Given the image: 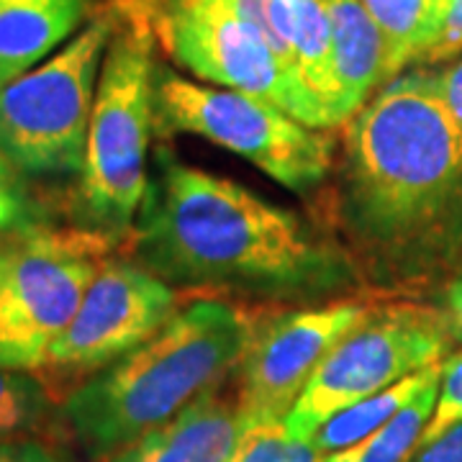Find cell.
Segmentation results:
<instances>
[{"label": "cell", "instance_id": "obj_26", "mask_svg": "<svg viewBox=\"0 0 462 462\" xmlns=\"http://www.w3.org/2000/svg\"><path fill=\"white\" fill-rule=\"evenodd\" d=\"M411 462H462V424L449 427L419 447Z\"/></svg>", "mask_w": 462, "mask_h": 462}, {"label": "cell", "instance_id": "obj_15", "mask_svg": "<svg viewBox=\"0 0 462 462\" xmlns=\"http://www.w3.org/2000/svg\"><path fill=\"white\" fill-rule=\"evenodd\" d=\"M385 44V85L416 67L442 32L449 0H363Z\"/></svg>", "mask_w": 462, "mask_h": 462}, {"label": "cell", "instance_id": "obj_9", "mask_svg": "<svg viewBox=\"0 0 462 462\" xmlns=\"http://www.w3.org/2000/svg\"><path fill=\"white\" fill-rule=\"evenodd\" d=\"M154 39L196 78L282 108L300 124L329 132L303 85L278 62L254 26L224 0H144Z\"/></svg>", "mask_w": 462, "mask_h": 462}, {"label": "cell", "instance_id": "obj_3", "mask_svg": "<svg viewBox=\"0 0 462 462\" xmlns=\"http://www.w3.org/2000/svg\"><path fill=\"white\" fill-rule=\"evenodd\" d=\"M252 316L221 298L188 303L149 342L67 396V424L90 457H111L221 385L249 337Z\"/></svg>", "mask_w": 462, "mask_h": 462}, {"label": "cell", "instance_id": "obj_25", "mask_svg": "<svg viewBox=\"0 0 462 462\" xmlns=\"http://www.w3.org/2000/svg\"><path fill=\"white\" fill-rule=\"evenodd\" d=\"M0 462H69L67 455L42 439H11L0 442Z\"/></svg>", "mask_w": 462, "mask_h": 462}, {"label": "cell", "instance_id": "obj_10", "mask_svg": "<svg viewBox=\"0 0 462 462\" xmlns=\"http://www.w3.org/2000/svg\"><path fill=\"white\" fill-rule=\"evenodd\" d=\"M367 303L334 298L321 306L296 309L254 324L249 345L236 365V406L247 427L278 424L296 406L316 367Z\"/></svg>", "mask_w": 462, "mask_h": 462}, {"label": "cell", "instance_id": "obj_8", "mask_svg": "<svg viewBox=\"0 0 462 462\" xmlns=\"http://www.w3.org/2000/svg\"><path fill=\"white\" fill-rule=\"evenodd\" d=\"M452 345L442 309L406 300L367 306L316 367L282 427L309 442L334 413L442 363Z\"/></svg>", "mask_w": 462, "mask_h": 462}, {"label": "cell", "instance_id": "obj_17", "mask_svg": "<svg viewBox=\"0 0 462 462\" xmlns=\"http://www.w3.org/2000/svg\"><path fill=\"white\" fill-rule=\"evenodd\" d=\"M445 363V360H442ZM442 363L431 365L427 370L416 373L411 378L401 380L396 385L380 391L375 396L365 398L360 403L349 406L345 411L334 413L331 419H327L319 430L311 434V447L319 449L324 457L342 452L346 447L363 442L365 437H370L373 431H378L383 424H388L411 398H416L431 380H437L442 375Z\"/></svg>", "mask_w": 462, "mask_h": 462}, {"label": "cell", "instance_id": "obj_5", "mask_svg": "<svg viewBox=\"0 0 462 462\" xmlns=\"http://www.w3.org/2000/svg\"><path fill=\"white\" fill-rule=\"evenodd\" d=\"M114 239L33 224L0 242V367L36 373L75 319Z\"/></svg>", "mask_w": 462, "mask_h": 462}, {"label": "cell", "instance_id": "obj_13", "mask_svg": "<svg viewBox=\"0 0 462 462\" xmlns=\"http://www.w3.org/2000/svg\"><path fill=\"white\" fill-rule=\"evenodd\" d=\"M334 60V126H345L385 85V44L363 0H324Z\"/></svg>", "mask_w": 462, "mask_h": 462}, {"label": "cell", "instance_id": "obj_24", "mask_svg": "<svg viewBox=\"0 0 462 462\" xmlns=\"http://www.w3.org/2000/svg\"><path fill=\"white\" fill-rule=\"evenodd\" d=\"M424 69L431 72V80L437 85L439 96H442L449 114L462 129V57L447 62V65L424 67Z\"/></svg>", "mask_w": 462, "mask_h": 462}, {"label": "cell", "instance_id": "obj_14", "mask_svg": "<svg viewBox=\"0 0 462 462\" xmlns=\"http://www.w3.org/2000/svg\"><path fill=\"white\" fill-rule=\"evenodd\" d=\"M88 0H0V90L80 32Z\"/></svg>", "mask_w": 462, "mask_h": 462}, {"label": "cell", "instance_id": "obj_19", "mask_svg": "<svg viewBox=\"0 0 462 462\" xmlns=\"http://www.w3.org/2000/svg\"><path fill=\"white\" fill-rule=\"evenodd\" d=\"M51 413L44 383L33 373L0 367V442L29 439Z\"/></svg>", "mask_w": 462, "mask_h": 462}, {"label": "cell", "instance_id": "obj_21", "mask_svg": "<svg viewBox=\"0 0 462 462\" xmlns=\"http://www.w3.org/2000/svg\"><path fill=\"white\" fill-rule=\"evenodd\" d=\"M32 224V199L23 182V172L0 149V236L29 229Z\"/></svg>", "mask_w": 462, "mask_h": 462}, {"label": "cell", "instance_id": "obj_20", "mask_svg": "<svg viewBox=\"0 0 462 462\" xmlns=\"http://www.w3.org/2000/svg\"><path fill=\"white\" fill-rule=\"evenodd\" d=\"M231 462H324V455L311 442L291 437L278 421L247 427Z\"/></svg>", "mask_w": 462, "mask_h": 462}, {"label": "cell", "instance_id": "obj_7", "mask_svg": "<svg viewBox=\"0 0 462 462\" xmlns=\"http://www.w3.org/2000/svg\"><path fill=\"white\" fill-rule=\"evenodd\" d=\"M154 129L160 136H203L300 196L327 180L334 162L327 132L300 124L257 96L193 83L162 67L154 80Z\"/></svg>", "mask_w": 462, "mask_h": 462}, {"label": "cell", "instance_id": "obj_4", "mask_svg": "<svg viewBox=\"0 0 462 462\" xmlns=\"http://www.w3.org/2000/svg\"><path fill=\"white\" fill-rule=\"evenodd\" d=\"M154 32L144 0L116 11V32L103 60L80 170L88 229L132 236L149 178L154 132Z\"/></svg>", "mask_w": 462, "mask_h": 462}, {"label": "cell", "instance_id": "obj_22", "mask_svg": "<svg viewBox=\"0 0 462 462\" xmlns=\"http://www.w3.org/2000/svg\"><path fill=\"white\" fill-rule=\"evenodd\" d=\"M462 424V349L455 355H447L442 363V380H439V396L430 419V427L421 437V445L439 437L442 431ZM419 445V447H421Z\"/></svg>", "mask_w": 462, "mask_h": 462}, {"label": "cell", "instance_id": "obj_12", "mask_svg": "<svg viewBox=\"0 0 462 462\" xmlns=\"http://www.w3.org/2000/svg\"><path fill=\"white\" fill-rule=\"evenodd\" d=\"M245 431L236 398L224 396L216 385L106 462H231Z\"/></svg>", "mask_w": 462, "mask_h": 462}, {"label": "cell", "instance_id": "obj_23", "mask_svg": "<svg viewBox=\"0 0 462 462\" xmlns=\"http://www.w3.org/2000/svg\"><path fill=\"white\" fill-rule=\"evenodd\" d=\"M457 57H462V0H449L442 32L430 51L424 54V60L419 62V67L447 65Z\"/></svg>", "mask_w": 462, "mask_h": 462}, {"label": "cell", "instance_id": "obj_27", "mask_svg": "<svg viewBox=\"0 0 462 462\" xmlns=\"http://www.w3.org/2000/svg\"><path fill=\"white\" fill-rule=\"evenodd\" d=\"M442 314L447 319V329H449L452 342L462 345V278H457V281H452L447 285Z\"/></svg>", "mask_w": 462, "mask_h": 462}, {"label": "cell", "instance_id": "obj_1", "mask_svg": "<svg viewBox=\"0 0 462 462\" xmlns=\"http://www.w3.org/2000/svg\"><path fill=\"white\" fill-rule=\"evenodd\" d=\"M339 218L363 275H439L462 254V129L430 69L383 85L345 124Z\"/></svg>", "mask_w": 462, "mask_h": 462}, {"label": "cell", "instance_id": "obj_11", "mask_svg": "<svg viewBox=\"0 0 462 462\" xmlns=\"http://www.w3.org/2000/svg\"><path fill=\"white\" fill-rule=\"evenodd\" d=\"M178 311L175 285L134 260H106L44 367L96 375L149 342Z\"/></svg>", "mask_w": 462, "mask_h": 462}, {"label": "cell", "instance_id": "obj_2", "mask_svg": "<svg viewBox=\"0 0 462 462\" xmlns=\"http://www.w3.org/2000/svg\"><path fill=\"white\" fill-rule=\"evenodd\" d=\"M134 263L175 288L316 303L355 291L352 252L296 211L160 144L132 229Z\"/></svg>", "mask_w": 462, "mask_h": 462}, {"label": "cell", "instance_id": "obj_6", "mask_svg": "<svg viewBox=\"0 0 462 462\" xmlns=\"http://www.w3.org/2000/svg\"><path fill=\"white\" fill-rule=\"evenodd\" d=\"M116 11L0 90V149L23 175H80Z\"/></svg>", "mask_w": 462, "mask_h": 462}, {"label": "cell", "instance_id": "obj_16", "mask_svg": "<svg viewBox=\"0 0 462 462\" xmlns=\"http://www.w3.org/2000/svg\"><path fill=\"white\" fill-rule=\"evenodd\" d=\"M288 39L296 62V75L306 93L324 111L334 126V60H331V26L324 0H285Z\"/></svg>", "mask_w": 462, "mask_h": 462}, {"label": "cell", "instance_id": "obj_18", "mask_svg": "<svg viewBox=\"0 0 462 462\" xmlns=\"http://www.w3.org/2000/svg\"><path fill=\"white\" fill-rule=\"evenodd\" d=\"M439 380H431L430 385L411 398L401 411L383 424L378 431L365 437L363 442L346 447L342 452L327 455L324 462H411L416 449L421 445V437L430 427L431 413L439 396Z\"/></svg>", "mask_w": 462, "mask_h": 462}]
</instances>
